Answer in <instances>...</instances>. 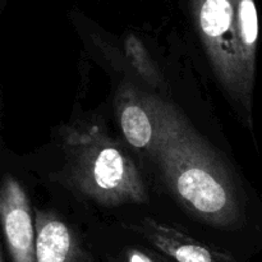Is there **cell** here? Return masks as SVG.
<instances>
[{"instance_id": "cell-3", "label": "cell", "mask_w": 262, "mask_h": 262, "mask_svg": "<svg viewBox=\"0 0 262 262\" xmlns=\"http://www.w3.org/2000/svg\"><path fill=\"white\" fill-rule=\"evenodd\" d=\"M0 228L12 262H36V227L31 202L19 182L0 183Z\"/></svg>"}, {"instance_id": "cell-7", "label": "cell", "mask_w": 262, "mask_h": 262, "mask_svg": "<svg viewBox=\"0 0 262 262\" xmlns=\"http://www.w3.org/2000/svg\"><path fill=\"white\" fill-rule=\"evenodd\" d=\"M125 55H127L130 66L147 83L154 87L163 86V76H161L158 66L152 60L145 45L135 36H129L125 41Z\"/></svg>"}, {"instance_id": "cell-5", "label": "cell", "mask_w": 262, "mask_h": 262, "mask_svg": "<svg viewBox=\"0 0 262 262\" xmlns=\"http://www.w3.org/2000/svg\"><path fill=\"white\" fill-rule=\"evenodd\" d=\"M115 113L124 138L136 150L146 154L156 136V109L152 95L130 83L119 87L114 100Z\"/></svg>"}, {"instance_id": "cell-8", "label": "cell", "mask_w": 262, "mask_h": 262, "mask_svg": "<svg viewBox=\"0 0 262 262\" xmlns=\"http://www.w3.org/2000/svg\"><path fill=\"white\" fill-rule=\"evenodd\" d=\"M110 262H176L155 248L148 247H125L117 256L110 258Z\"/></svg>"}, {"instance_id": "cell-2", "label": "cell", "mask_w": 262, "mask_h": 262, "mask_svg": "<svg viewBox=\"0 0 262 262\" xmlns=\"http://www.w3.org/2000/svg\"><path fill=\"white\" fill-rule=\"evenodd\" d=\"M64 181L86 199L105 207L147 202L145 181L135 161L94 120H76L60 127Z\"/></svg>"}, {"instance_id": "cell-6", "label": "cell", "mask_w": 262, "mask_h": 262, "mask_svg": "<svg viewBox=\"0 0 262 262\" xmlns=\"http://www.w3.org/2000/svg\"><path fill=\"white\" fill-rule=\"evenodd\" d=\"M36 262H94L81 238L50 210H36Z\"/></svg>"}, {"instance_id": "cell-1", "label": "cell", "mask_w": 262, "mask_h": 262, "mask_svg": "<svg viewBox=\"0 0 262 262\" xmlns=\"http://www.w3.org/2000/svg\"><path fill=\"white\" fill-rule=\"evenodd\" d=\"M156 136L147 155L164 184L188 212L224 229L239 227L242 201L222 156L177 106L154 96Z\"/></svg>"}, {"instance_id": "cell-9", "label": "cell", "mask_w": 262, "mask_h": 262, "mask_svg": "<svg viewBox=\"0 0 262 262\" xmlns=\"http://www.w3.org/2000/svg\"><path fill=\"white\" fill-rule=\"evenodd\" d=\"M0 262H3V255H2V245H0Z\"/></svg>"}, {"instance_id": "cell-4", "label": "cell", "mask_w": 262, "mask_h": 262, "mask_svg": "<svg viewBox=\"0 0 262 262\" xmlns=\"http://www.w3.org/2000/svg\"><path fill=\"white\" fill-rule=\"evenodd\" d=\"M130 229L148 245L176 262H237L227 251L211 247L173 227L145 217Z\"/></svg>"}]
</instances>
